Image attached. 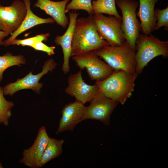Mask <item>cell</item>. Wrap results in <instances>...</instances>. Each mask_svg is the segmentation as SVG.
<instances>
[{"label": "cell", "instance_id": "4", "mask_svg": "<svg viewBox=\"0 0 168 168\" xmlns=\"http://www.w3.org/2000/svg\"><path fill=\"white\" fill-rule=\"evenodd\" d=\"M94 51L115 71L136 73L135 54L126 41L119 46H105Z\"/></svg>", "mask_w": 168, "mask_h": 168}, {"label": "cell", "instance_id": "12", "mask_svg": "<svg viewBox=\"0 0 168 168\" xmlns=\"http://www.w3.org/2000/svg\"><path fill=\"white\" fill-rule=\"evenodd\" d=\"M50 138L45 126L41 127L33 145L28 148L24 150L22 157L19 162L31 168H38L39 162Z\"/></svg>", "mask_w": 168, "mask_h": 168}, {"label": "cell", "instance_id": "18", "mask_svg": "<svg viewBox=\"0 0 168 168\" xmlns=\"http://www.w3.org/2000/svg\"><path fill=\"white\" fill-rule=\"evenodd\" d=\"M64 143L63 139H57L50 138L39 162L38 168L43 167L47 162L61 155L63 152V146Z\"/></svg>", "mask_w": 168, "mask_h": 168}, {"label": "cell", "instance_id": "16", "mask_svg": "<svg viewBox=\"0 0 168 168\" xmlns=\"http://www.w3.org/2000/svg\"><path fill=\"white\" fill-rule=\"evenodd\" d=\"M158 0H139V8L136 15L140 21L142 34L149 35L156 30V19L154 14V7Z\"/></svg>", "mask_w": 168, "mask_h": 168}, {"label": "cell", "instance_id": "24", "mask_svg": "<svg viewBox=\"0 0 168 168\" xmlns=\"http://www.w3.org/2000/svg\"><path fill=\"white\" fill-rule=\"evenodd\" d=\"M154 14L156 19L155 30H158L161 27H164L166 30H168V7L162 10L155 8Z\"/></svg>", "mask_w": 168, "mask_h": 168}, {"label": "cell", "instance_id": "22", "mask_svg": "<svg viewBox=\"0 0 168 168\" xmlns=\"http://www.w3.org/2000/svg\"><path fill=\"white\" fill-rule=\"evenodd\" d=\"M78 10L86 11L89 15H93L91 0H72L69 3L67 4L65 13L68 12L70 10Z\"/></svg>", "mask_w": 168, "mask_h": 168}, {"label": "cell", "instance_id": "6", "mask_svg": "<svg viewBox=\"0 0 168 168\" xmlns=\"http://www.w3.org/2000/svg\"><path fill=\"white\" fill-rule=\"evenodd\" d=\"M94 22L101 38L109 45L118 46L126 41L121 27V21L112 15L106 16L103 14L93 15Z\"/></svg>", "mask_w": 168, "mask_h": 168}, {"label": "cell", "instance_id": "13", "mask_svg": "<svg viewBox=\"0 0 168 168\" xmlns=\"http://www.w3.org/2000/svg\"><path fill=\"white\" fill-rule=\"evenodd\" d=\"M86 106L77 100L66 105L63 108L62 116L56 134L66 131H73L76 126L83 121Z\"/></svg>", "mask_w": 168, "mask_h": 168}, {"label": "cell", "instance_id": "27", "mask_svg": "<svg viewBox=\"0 0 168 168\" xmlns=\"http://www.w3.org/2000/svg\"><path fill=\"white\" fill-rule=\"evenodd\" d=\"M0 168H3L2 167V164L0 162Z\"/></svg>", "mask_w": 168, "mask_h": 168}, {"label": "cell", "instance_id": "21", "mask_svg": "<svg viewBox=\"0 0 168 168\" xmlns=\"http://www.w3.org/2000/svg\"><path fill=\"white\" fill-rule=\"evenodd\" d=\"M14 105L12 101L7 100L4 96L3 88L0 86V124L5 126L9 124L12 115L11 109Z\"/></svg>", "mask_w": 168, "mask_h": 168}, {"label": "cell", "instance_id": "17", "mask_svg": "<svg viewBox=\"0 0 168 168\" xmlns=\"http://www.w3.org/2000/svg\"><path fill=\"white\" fill-rule=\"evenodd\" d=\"M23 1L26 8V15L18 28L12 33L10 37L3 41V45L5 46L10 45L11 43L18 35L33 26L43 24H53L55 22L52 17L43 18L35 15L30 9V0H23Z\"/></svg>", "mask_w": 168, "mask_h": 168}, {"label": "cell", "instance_id": "15", "mask_svg": "<svg viewBox=\"0 0 168 168\" xmlns=\"http://www.w3.org/2000/svg\"><path fill=\"white\" fill-rule=\"evenodd\" d=\"M70 0L54 1L50 0H37L33 7H37L50 15L55 22L65 28L68 25L69 19L65 13L66 6Z\"/></svg>", "mask_w": 168, "mask_h": 168}, {"label": "cell", "instance_id": "14", "mask_svg": "<svg viewBox=\"0 0 168 168\" xmlns=\"http://www.w3.org/2000/svg\"><path fill=\"white\" fill-rule=\"evenodd\" d=\"M69 22L68 28L62 35H57L54 42L61 46L63 54V62L62 70L64 74L69 72L70 70L69 65L71 56V46L75 23L79 14L78 12H69Z\"/></svg>", "mask_w": 168, "mask_h": 168}, {"label": "cell", "instance_id": "25", "mask_svg": "<svg viewBox=\"0 0 168 168\" xmlns=\"http://www.w3.org/2000/svg\"><path fill=\"white\" fill-rule=\"evenodd\" d=\"M31 47L33 48L35 50L45 52L50 56L54 54V50L56 48L54 46H48L43 43L42 42H38L33 45Z\"/></svg>", "mask_w": 168, "mask_h": 168}, {"label": "cell", "instance_id": "2", "mask_svg": "<svg viewBox=\"0 0 168 168\" xmlns=\"http://www.w3.org/2000/svg\"><path fill=\"white\" fill-rule=\"evenodd\" d=\"M138 76L136 73L115 71L105 79L95 83L99 91L105 96L124 105L132 95Z\"/></svg>", "mask_w": 168, "mask_h": 168}, {"label": "cell", "instance_id": "8", "mask_svg": "<svg viewBox=\"0 0 168 168\" xmlns=\"http://www.w3.org/2000/svg\"><path fill=\"white\" fill-rule=\"evenodd\" d=\"M57 65L53 58L48 59L44 63L42 71L39 73L34 75L30 72L23 78L5 86L2 88L4 95L12 96L17 91L25 89H31L36 93H40L43 84L39 83V80L43 76L54 69Z\"/></svg>", "mask_w": 168, "mask_h": 168}, {"label": "cell", "instance_id": "5", "mask_svg": "<svg viewBox=\"0 0 168 168\" xmlns=\"http://www.w3.org/2000/svg\"><path fill=\"white\" fill-rule=\"evenodd\" d=\"M115 2L122 12L121 27L126 41L135 54L136 41L141 31L136 13L138 3L135 0H115Z\"/></svg>", "mask_w": 168, "mask_h": 168}, {"label": "cell", "instance_id": "23", "mask_svg": "<svg viewBox=\"0 0 168 168\" xmlns=\"http://www.w3.org/2000/svg\"><path fill=\"white\" fill-rule=\"evenodd\" d=\"M50 35V34L49 33L45 34L41 33L35 36L23 40L16 39L11 43L10 45L16 44L18 45L27 46L31 47L38 42L43 41L47 42Z\"/></svg>", "mask_w": 168, "mask_h": 168}, {"label": "cell", "instance_id": "3", "mask_svg": "<svg viewBox=\"0 0 168 168\" xmlns=\"http://www.w3.org/2000/svg\"><path fill=\"white\" fill-rule=\"evenodd\" d=\"M159 56L168 58V41H161L151 34H140L136 42V73L140 74L150 61Z\"/></svg>", "mask_w": 168, "mask_h": 168}, {"label": "cell", "instance_id": "7", "mask_svg": "<svg viewBox=\"0 0 168 168\" xmlns=\"http://www.w3.org/2000/svg\"><path fill=\"white\" fill-rule=\"evenodd\" d=\"M80 70L86 69L90 79L96 82L103 80L115 70L100 59L94 50L71 57Z\"/></svg>", "mask_w": 168, "mask_h": 168}, {"label": "cell", "instance_id": "19", "mask_svg": "<svg viewBox=\"0 0 168 168\" xmlns=\"http://www.w3.org/2000/svg\"><path fill=\"white\" fill-rule=\"evenodd\" d=\"M115 4V0H93L92 2L93 13L112 15L121 21L122 17L117 12Z\"/></svg>", "mask_w": 168, "mask_h": 168}, {"label": "cell", "instance_id": "11", "mask_svg": "<svg viewBox=\"0 0 168 168\" xmlns=\"http://www.w3.org/2000/svg\"><path fill=\"white\" fill-rule=\"evenodd\" d=\"M68 82V85L65 91L66 93L84 104L90 102L99 91L96 83L91 85L85 82L81 70L75 73L70 75Z\"/></svg>", "mask_w": 168, "mask_h": 168}, {"label": "cell", "instance_id": "26", "mask_svg": "<svg viewBox=\"0 0 168 168\" xmlns=\"http://www.w3.org/2000/svg\"><path fill=\"white\" fill-rule=\"evenodd\" d=\"M8 35L7 34L0 30V45H3L4 38Z\"/></svg>", "mask_w": 168, "mask_h": 168}, {"label": "cell", "instance_id": "20", "mask_svg": "<svg viewBox=\"0 0 168 168\" xmlns=\"http://www.w3.org/2000/svg\"><path fill=\"white\" fill-rule=\"evenodd\" d=\"M26 60L22 55H13L7 52L2 56H0V82L3 79V73L7 69L13 66H21V64H25Z\"/></svg>", "mask_w": 168, "mask_h": 168}, {"label": "cell", "instance_id": "9", "mask_svg": "<svg viewBox=\"0 0 168 168\" xmlns=\"http://www.w3.org/2000/svg\"><path fill=\"white\" fill-rule=\"evenodd\" d=\"M90 102V105L86 107L83 121L96 120L109 125L111 115L119 102L105 96L99 90Z\"/></svg>", "mask_w": 168, "mask_h": 168}, {"label": "cell", "instance_id": "10", "mask_svg": "<svg viewBox=\"0 0 168 168\" xmlns=\"http://www.w3.org/2000/svg\"><path fill=\"white\" fill-rule=\"evenodd\" d=\"M26 5L20 0H15L8 6L0 4V30L8 35L20 27L26 14Z\"/></svg>", "mask_w": 168, "mask_h": 168}, {"label": "cell", "instance_id": "1", "mask_svg": "<svg viewBox=\"0 0 168 168\" xmlns=\"http://www.w3.org/2000/svg\"><path fill=\"white\" fill-rule=\"evenodd\" d=\"M109 45L99 35L94 22L93 15L77 19L71 46V57Z\"/></svg>", "mask_w": 168, "mask_h": 168}]
</instances>
